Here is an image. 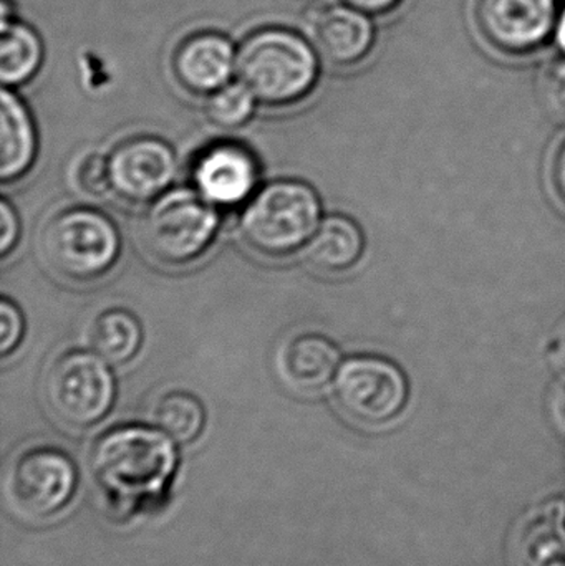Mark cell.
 <instances>
[{
    "mask_svg": "<svg viewBox=\"0 0 565 566\" xmlns=\"http://www.w3.org/2000/svg\"><path fill=\"white\" fill-rule=\"evenodd\" d=\"M176 465L175 441L159 428L118 426L105 432L92 451L96 485L119 515L159 504Z\"/></svg>",
    "mask_w": 565,
    "mask_h": 566,
    "instance_id": "1",
    "label": "cell"
},
{
    "mask_svg": "<svg viewBox=\"0 0 565 566\" xmlns=\"http://www.w3.org/2000/svg\"><path fill=\"white\" fill-rule=\"evenodd\" d=\"M236 73L258 102L287 106L301 102L315 88L321 63L304 36L281 27H268L241 43Z\"/></svg>",
    "mask_w": 565,
    "mask_h": 566,
    "instance_id": "2",
    "label": "cell"
},
{
    "mask_svg": "<svg viewBox=\"0 0 565 566\" xmlns=\"http://www.w3.org/2000/svg\"><path fill=\"white\" fill-rule=\"evenodd\" d=\"M322 205L315 189L299 179H278L249 199L239 228L252 251L285 258L308 244L321 226Z\"/></svg>",
    "mask_w": 565,
    "mask_h": 566,
    "instance_id": "3",
    "label": "cell"
},
{
    "mask_svg": "<svg viewBox=\"0 0 565 566\" xmlns=\"http://www.w3.org/2000/svg\"><path fill=\"white\" fill-rule=\"evenodd\" d=\"M219 222L216 206L196 189H168L143 216V244L161 264H191L211 248Z\"/></svg>",
    "mask_w": 565,
    "mask_h": 566,
    "instance_id": "4",
    "label": "cell"
},
{
    "mask_svg": "<svg viewBox=\"0 0 565 566\" xmlns=\"http://www.w3.org/2000/svg\"><path fill=\"white\" fill-rule=\"evenodd\" d=\"M42 251L56 274L90 282L116 264L122 238L115 222L98 209L70 208L53 216L43 229Z\"/></svg>",
    "mask_w": 565,
    "mask_h": 566,
    "instance_id": "5",
    "label": "cell"
},
{
    "mask_svg": "<svg viewBox=\"0 0 565 566\" xmlns=\"http://www.w3.org/2000/svg\"><path fill=\"white\" fill-rule=\"evenodd\" d=\"M115 398L116 381L109 363L95 352L63 353L46 373V405L72 428L98 424L112 411Z\"/></svg>",
    "mask_w": 565,
    "mask_h": 566,
    "instance_id": "6",
    "label": "cell"
},
{
    "mask_svg": "<svg viewBox=\"0 0 565 566\" xmlns=\"http://www.w3.org/2000/svg\"><path fill=\"white\" fill-rule=\"evenodd\" d=\"M334 395L345 415L364 424L380 426L404 411L410 386L405 373L390 359L357 355L338 368Z\"/></svg>",
    "mask_w": 565,
    "mask_h": 566,
    "instance_id": "7",
    "label": "cell"
},
{
    "mask_svg": "<svg viewBox=\"0 0 565 566\" xmlns=\"http://www.w3.org/2000/svg\"><path fill=\"white\" fill-rule=\"evenodd\" d=\"M556 0H477L474 22L484 42L510 56L540 52L556 32Z\"/></svg>",
    "mask_w": 565,
    "mask_h": 566,
    "instance_id": "8",
    "label": "cell"
},
{
    "mask_svg": "<svg viewBox=\"0 0 565 566\" xmlns=\"http://www.w3.org/2000/svg\"><path fill=\"white\" fill-rule=\"evenodd\" d=\"M75 464L65 452L35 448L23 452L12 468L9 494L13 507L23 517H53L69 505L76 491Z\"/></svg>",
    "mask_w": 565,
    "mask_h": 566,
    "instance_id": "9",
    "label": "cell"
},
{
    "mask_svg": "<svg viewBox=\"0 0 565 566\" xmlns=\"http://www.w3.org/2000/svg\"><path fill=\"white\" fill-rule=\"evenodd\" d=\"M109 181L128 202H151L168 191L178 172L175 149L156 136H135L115 146L108 156Z\"/></svg>",
    "mask_w": 565,
    "mask_h": 566,
    "instance_id": "10",
    "label": "cell"
},
{
    "mask_svg": "<svg viewBox=\"0 0 565 566\" xmlns=\"http://www.w3.org/2000/svg\"><path fill=\"white\" fill-rule=\"evenodd\" d=\"M259 181L254 155L236 143H218L196 159L192 182L212 206L241 205L252 198Z\"/></svg>",
    "mask_w": 565,
    "mask_h": 566,
    "instance_id": "11",
    "label": "cell"
},
{
    "mask_svg": "<svg viewBox=\"0 0 565 566\" xmlns=\"http://www.w3.org/2000/svg\"><path fill=\"white\" fill-rule=\"evenodd\" d=\"M238 52L218 32H201L182 40L172 59L176 80L195 95H211L231 82Z\"/></svg>",
    "mask_w": 565,
    "mask_h": 566,
    "instance_id": "12",
    "label": "cell"
},
{
    "mask_svg": "<svg viewBox=\"0 0 565 566\" xmlns=\"http://www.w3.org/2000/svg\"><path fill=\"white\" fill-rule=\"evenodd\" d=\"M312 32L317 52L335 66L357 65L367 59L377 36L370 15L348 3L322 9Z\"/></svg>",
    "mask_w": 565,
    "mask_h": 566,
    "instance_id": "13",
    "label": "cell"
},
{
    "mask_svg": "<svg viewBox=\"0 0 565 566\" xmlns=\"http://www.w3.org/2000/svg\"><path fill=\"white\" fill-rule=\"evenodd\" d=\"M0 179L3 185L19 181L36 158L35 123L23 99L3 86L0 92Z\"/></svg>",
    "mask_w": 565,
    "mask_h": 566,
    "instance_id": "14",
    "label": "cell"
},
{
    "mask_svg": "<svg viewBox=\"0 0 565 566\" xmlns=\"http://www.w3.org/2000/svg\"><path fill=\"white\" fill-rule=\"evenodd\" d=\"M365 249L364 232L354 219L332 214L325 218L305 245L307 261L328 274L345 272L362 259Z\"/></svg>",
    "mask_w": 565,
    "mask_h": 566,
    "instance_id": "15",
    "label": "cell"
},
{
    "mask_svg": "<svg viewBox=\"0 0 565 566\" xmlns=\"http://www.w3.org/2000/svg\"><path fill=\"white\" fill-rule=\"evenodd\" d=\"M341 365L337 345L318 333L295 336L282 356L285 376L304 389H318L334 381Z\"/></svg>",
    "mask_w": 565,
    "mask_h": 566,
    "instance_id": "16",
    "label": "cell"
},
{
    "mask_svg": "<svg viewBox=\"0 0 565 566\" xmlns=\"http://www.w3.org/2000/svg\"><path fill=\"white\" fill-rule=\"evenodd\" d=\"M0 80L7 88L23 85L39 73L43 62V43L39 33L9 17L0 23Z\"/></svg>",
    "mask_w": 565,
    "mask_h": 566,
    "instance_id": "17",
    "label": "cell"
},
{
    "mask_svg": "<svg viewBox=\"0 0 565 566\" xmlns=\"http://www.w3.org/2000/svg\"><path fill=\"white\" fill-rule=\"evenodd\" d=\"M517 566H565L563 507L550 505L521 528Z\"/></svg>",
    "mask_w": 565,
    "mask_h": 566,
    "instance_id": "18",
    "label": "cell"
},
{
    "mask_svg": "<svg viewBox=\"0 0 565 566\" xmlns=\"http://www.w3.org/2000/svg\"><path fill=\"white\" fill-rule=\"evenodd\" d=\"M90 345L109 365H126L142 348V323L128 310H105L93 319Z\"/></svg>",
    "mask_w": 565,
    "mask_h": 566,
    "instance_id": "19",
    "label": "cell"
},
{
    "mask_svg": "<svg viewBox=\"0 0 565 566\" xmlns=\"http://www.w3.org/2000/svg\"><path fill=\"white\" fill-rule=\"evenodd\" d=\"M155 419L158 428L172 441L192 442L205 428V406L189 392H168L156 405Z\"/></svg>",
    "mask_w": 565,
    "mask_h": 566,
    "instance_id": "20",
    "label": "cell"
},
{
    "mask_svg": "<svg viewBox=\"0 0 565 566\" xmlns=\"http://www.w3.org/2000/svg\"><path fill=\"white\" fill-rule=\"evenodd\" d=\"M255 103L258 98L254 93L241 80L229 82L228 85L208 95L206 115L218 128H241L254 115Z\"/></svg>",
    "mask_w": 565,
    "mask_h": 566,
    "instance_id": "21",
    "label": "cell"
},
{
    "mask_svg": "<svg viewBox=\"0 0 565 566\" xmlns=\"http://www.w3.org/2000/svg\"><path fill=\"white\" fill-rule=\"evenodd\" d=\"M76 188L86 196H102L108 189H112L109 181L108 158L98 155V153H90L82 161L76 165L75 169Z\"/></svg>",
    "mask_w": 565,
    "mask_h": 566,
    "instance_id": "22",
    "label": "cell"
},
{
    "mask_svg": "<svg viewBox=\"0 0 565 566\" xmlns=\"http://www.w3.org/2000/svg\"><path fill=\"white\" fill-rule=\"evenodd\" d=\"M25 335V319L15 303L2 298L0 302V355H12Z\"/></svg>",
    "mask_w": 565,
    "mask_h": 566,
    "instance_id": "23",
    "label": "cell"
},
{
    "mask_svg": "<svg viewBox=\"0 0 565 566\" xmlns=\"http://www.w3.org/2000/svg\"><path fill=\"white\" fill-rule=\"evenodd\" d=\"M543 98L554 115L565 119V56L547 66L543 76Z\"/></svg>",
    "mask_w": 565,
    "mask_h": 566,
    "instance_id": "24",
    "label": "cell"
},
{
    "mask_svg": "<svg viewBox=\"0 0 565 566\" xmlns=\"http://www.w3.org/2000/svg\"><path fill=\"white\" fill-rule=\"evenodd\" d=\"M20 238V221L15 209L7 199L0 202V254L7 258L15 249Z\"/></svg>",
    "mask_w": 565,
    "mask_h": 566,
    "instance_id": "25",
    "label": "cell"
},
{
    "mask_svg": "<svg viewBox=\"0 0 565 566\" xmlns=\"http://www.w3.org/2000/svg\"><path fill=\"white\" fill-rule=\"evenodd\" d=\"M404 0H344V3L368 13V15H385L394 12Z\"/></svg>",
    "mask_w": 565,
    "mask_h": 566,
    "instance_id": "26",
    "label": "cell"
},
{
    "mask_svg": "<svg viewBox=\"0 0 565 566\" xmlns=\"http://www.w3.org/2000/svg\"><path fill=\"white\" fill-rule=\"evenodd\" d=\"M551 179H553L554 191L557 198L565 206V142L561 143L551 168Z\"/></svg>",
    "mask_w": 565,
    "mask_h": 566,
    "instance_id": "27",
    "label": "cell"
},
{
    "mask_svg": "<svg viewBox=\"0 0 565 566\" xmlns=\"http://www.w3.org/2000/svg\"><path fill=\"white\" fill-rule=\"evenodd\" d=\"M554 39H556L557 46L565 53V7L559 12L556 23V32H554Z\"/></svg>",
    "mask_w": 565,
    "mask_h": 566,
    "instance_id": "28",
    "label": "cell"
},
{
    "mask_svg": "<svg viewBox=\"0 0 565 566\" xmlns=\"http://www.w3.org/2000/svg\"><path fill=\"white\" fill-rule=\"evenodd\" d=\"M554 412H556L557 422L565 431V388L561 389L556 401H554Z\"/></svg>",
    "mask_w": 565,
    "mask_h": 566,
    "instance_id": "29",
    "label": "cell"
},
{
    "mask_svg": "<svg viewBox=\"0 0 565 566\" xmlns=\"http://www.w3.org/2000/svg\"><path fill=\"white\" fill-rule=\"evenodd\" d=\"M557 365H559L565 375V336L561 339L559 346H557Z\"/></svg>",
    "mask_w": 565,
    "mask_h": 566,
    "instance_id": "30",
    "label": "cell"
}]
</instances>
